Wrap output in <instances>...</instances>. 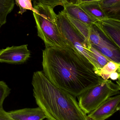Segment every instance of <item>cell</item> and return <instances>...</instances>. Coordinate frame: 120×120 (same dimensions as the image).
<instances>
[{
  "mask_svg": "<svg viewBox=\"0 0 120 120\" xmlns=\"http://www.w3.org/2000/svg\"><path fill=\"white\" fill-rule=\"evenodd\" d=\"M90 50L92 56L96 62L99 71L109 61H111L92 45L90 47Z\"/></svg>",
  "mask_w": 120,
  "mask_h": 120,
  "instance_id": "e0dca14e",
  "label": "cell"
},
{
  "mask_svg": "<svg viewBox=\"0 0 120 120\" xmlns=\"http://www.w3.org/2000/svg\"><path fill=\"white\" fill-rule=\"evenodd\" d=\"M31 52L27 45L12 46L0 50V62L11 64H21L30 58Z\"/></svg>",
  "mask_w": 120,
  "mask_h": 120,
  "instance_id": "52a82bcc",
  "label": "cell"
},
{
  "mask_svg": "<svg viewBox=\"0 0 120 120\" xmlns=\"http://www.w3.org/2000/svg\"><path fill=\"white\" fill-rule=\"evenodd\" d=\"M14 0H0V28L7 21L8 15L15 6Z\"/></svg>",
  "mask_w": 120,
  "mask_h": 120,
  "instance_id": "5bb4252c",
  "label": "cell"
},
{
  "mask_svg": "<svg viewBox=\"0 0 120 120\" xmlns=\"http://www.w3.org/2000/svg\"><path fill=\"white\" fill-rule=\"evenodd\" d=\"M32 85L36 103L47 120H87L76 97L53 84L43 71L34 72Z\"/></svg>",
  "mask_w": 120,
  "mask_h": 120,
  "instance_id": "7a4b0ae2",
  "label": "cell"
},
{
  "mask_svg": "<svg viewBox=\"0 0 120 120\" xmlns=\"http://www.w3.org/2000/svg\"><path fill=\"white\" fill-rule=\"evenodd\" d=\"M93 46L111 60L120 63V49L116 46L103 39L98 45Z\"/></svg>",
  "mask_w": 120,
  "mask_h": 120,
  "instance_id": "8fae6325",
  "label": "cell"
},
{
  "mask_svg": "<svg viewBox=\"0 0 120 120\" xmlns=\"http://www.w3.org/2000/svg\"><path fill=\"white\" fill-rule=\"evenodd\" d=\"M33 2H38L46 4L54 8L55 6L58 5L62 6L61 0H31Z\"/></svg>",
  "mask_w": 120,
  "mask_h": 120,
  "instance_id": "44dd1931",
  "label": "cell"
},
{
  "mask_svg": "<svg viewBox=\"0 0 120 120\" xmlns=\"http://www.w3.org/2000/svg\"><path fill=\"white\" fill-rule=\"evenodd\" d=\"M43 72L50 82L75 97L103 82L93 65L71 44L46 47Z\"/></svg>",
  "mask_w": 120,
  "mask_h": 120,
  "instance_id": "6da1fadb",
  "label": "cell"
},
{
  "mask_svg": "<svg viewBox=\"0 0 120 120\" xmlns=\"http://www.w3.org/2000/svg\"><path fill=\"white\" fill-rule=\"evenodd\" d=\"M15 120H43L46 118L44 112L39 107L24 108L8 112Z\"/></svg>",
  "mask_w": 120,
  "mask_h": 120,
  "instance_id": "30bf717a",
  "label": "cell"
},
{
  "mask_svg": "<svg viewBox=\"0 0 120 120\" xmlns=\"http://www.w3.org/2000/svg\"><path fill=\"white\" fill-rule=\"evenodd\" d=\"M15 4L19 8L18 13L22 15L27 10L31 11L33 12H36V10L33 7L31 0H15Z\"/></svg>",
  "mask_w": 120,
  "mask_h": 120,
  "instance_id": "ac0fdd59",
  "label": "cell"
},
{
  "mask_svg": "<svg viewBox=\"0 0 120 120\" xmlns=\"http://www.w3.org/2000/svg\"><path fill=\"white\" fill-rule=\"evenodd\" d=\"M75 0V4L79 5V4L85 3L93 2V1H99L100 0Z\"/></svg>",
  "mask_w": 120,
  "mask_h": 120,
  "instance_id": "cb8c5ba5",
  "label": "cell"
},
{
  "mask_svg": "<svg viewBox=\"0 0 120 120\" xmlns=\"http://www.w3.org/2000/svg\"><path fill=\"white\" fill-rule=\"evenodd\" d=\"M120 80L115 83L110 80H104L79 96L78 104L88 115L108 98L120 94Z\"/></svg>",
  "mask_w": 120,
  "mask_h": 120,
  "instance_id": "277c9868",
  "label": "cell"
},
{
  "mask_svg": "<svg viewBox=\"0 0 120 120\" xmlns=\"http://www.w3.org/2000/svg\"><path fill=\"white\" fill-rule=\"evenodd\" d=\"M120 68L116 72L112 73L110 75V78L113 80H120Z\"/></svg>",
  "mask_w": 120,
  "mask_h": 120,
  "instance_id": "603a6c76",
  "label": "cell"
},
{
  "mask_svg": "<svg viewBox=\"0 0 120 120\" xmlns=\"http://www.w3.org/2000/svg\"><path fill=\"white\" fill-rule=\"evenodd\" d=\"M66 15L68 19L79 32L80 33L88 42L90 43L89 41V37L90 36V28L91 25H89L78 20L73 18L67 15Z\"/></svg>",
  "mask_w": 120,
  "mask_h": 120,
  "instance_id": "9a60e30c",
  "label": "cell"
},
{
  "mask_svg": "<svg viewBox=\"0 0 120 120\" xmlns=\"http://www.w3.org/2000/svg\"><path fill=\"white\" fill-rule=\"evenodd\" d=\"M79 5L89 15L97 21L108 17L101 8L99 1L85 3Z\"/></svg>",
  "mask_w": 120,
  "mask_h": 120,
  "instance_id": "4fadbf2b",
  "label": "cell"
},
{
  "mask_svg": "<svg viewBox=\"0 0 120 120\" xmlns=\"http://www.w3.org/2000/svg\"><path fill=\"white\" fill-rule=\"evenodd\" d=\"M33 12L37 35L44 42L46 47H63L68 44L62 36L57 22V15L50 6L34 1Z\"/></svg>",
  "mask_w": 120,
  "mask_h": 120,
  "instance_id": "3957f363",
  "label": "cell"
},
{
  "mask_svg": "<svg viewBox=\"0 0 120 120\" xmlns=\"http://www.w3.org/2000/svg\"><path fill=\"white\" fill-rule=\"evenodd\" d=\"M0 120H15L12 118L6 112L3 107L0 108Z\"/></svg>",
  "mask_w": 120,
  "mask_h": 120,
  "instance_id": "7402d4cb",
  "label": "cell"
},
{
  "mask_svg": "<svg viewBox=\"0 0 120 120\" xmlns=\"http://www.w3.org/2000/svg\"><path fill=\"white\" fill-rule=\"evenodd\" d=\"M87 120H92V119H90V118H89L88 117H87Z\"/></svg>",
  "mask_w": 120,
  "mask_h": 120,
  "instance_id": "d4e9b609",
  "label": "cell"
},
{
  "mask_svg": "<svg viewBox=\"0 0 120 120\" xmlns=\"http://www.w3.org/2000/svg\"><path fill=\"white\" fill-rule=\"evenodd\" d=\"M57 22L60 32L64 39L93 65L98 73L99 71L98 67L90 52L91 44L71 23L63 10L57 15Z\"/></svg>",
  "mask_w": 120,
  "mask_h": 120,
  "instance_id": "5b68a950",
  "label": "cell"
},
{
  "mask_svg": "<svg viewBox=\"0 0 120 120\" xmlns=\"http://www.w3.org/2000/svg\"><path fill=\"white\" fill-rule=\"evenodd\" d=\"M120 94L106 100L93 111L87 115L92 120H105L120 109Z\"/></svg>",
  "mask_w": 120,
  "mask_h": 120,
  "instance_id": "ba28073f",
  "label": "cell"
},
{
  "mask_svg": "<svg viewBox=\"0 0 120 120\" xmlns=\"http://www.w3.org/2000/svg\"><path fill=\"white\" fill-rule=\"evenodd\" d=\"M99 3L107 17L120 19V0H100Z\"/></svg>",
  "mask_w": 120,
  "mask_h": 120,
  "instance_id": "7c38bea8",
  "label": "cell"
},
{
  "mask_svg": "<svg viewBox=\"0 0 120 120\" xmlns=\"http://www.w3.org/2000/svg\"><path fill=\"white\" fill-rule=\"evenodd\" d=\"M11 90L5 82L0 81V108L3 107L4 100L10 94Z\"/></svg>",
  "mask_w": 120,
  "mask_h": 120,
  "instance_id": "ffe728a7",
  "label": "cell"
},
{
  "mask_svg": "<svg viewBox=\"0 0 120 120\" xmlns=\"http://www.w3.org/2000/svg\"><path fill=\"white\" fill-rule=\"evenodd\" d=\"M103 38L100 35V32L98 31L94 25H92L90 28L89 41L93 46L98 45L101 42Z\"/></svg>",
  "mask_w": 120,
  "mask_h": 120,
  "instance_id": "d6986e66",
  "label": "cell"
},
{
  "mask_svg": "<svg viewBox=\"0 0 120 120\" xmlns=\"http://www.w3.org/2000/svg\"><path fill=\"white\" fill-rule=\"evenodd\" d=\"M98 31L120 48V19L108 17L94 24Z\"/></svg>",
  "mask_w": 120,
  "mask_h": 120,
  "instance_id": "8992f818",
  "label": "cell"
},
{
  "mask_svg": "<svg viewBox=\"0 0 120 120\" xmlns=\"http://www.w3.org/2000/svg\"><path fill=\"white\" fill-rule=\"evenodd\" d=\"M120 63L110 61L101 68L98 72V75L104 80L110 78V75L120 69Z\"/></svg>",
  "mask_w": 120,
  "mask_h": 120,
  "instance_id": "2e32d148",
  "label": "cell"
},
{
  "mask_svg": "<svg viewBox=\"0 0 120 120\" xmlns=\"http://www.w3.org/2000/svg\"><path fill=\"white\" fill-rule=\"evenodd\" d=\"M64 12L68 16L89 25L93 24L97 20L88 15L79 5L68 0H61Z\"/></svg>",
  "mask_w": 120,
  "mask_h": 120,
  "instance_id": "9c48e42d",
  "label": "cell"
}]
</instances>
